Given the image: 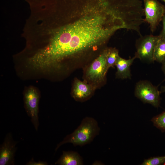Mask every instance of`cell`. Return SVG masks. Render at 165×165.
<instances>
[{
	"mask_svg": "<svg viewBox=\"0 0 165 165\" xmlns=\"http://www.w3.org/2000/svg\"><path fill=\"white\" fill-rule=\"evenodd\" d=\"M108 50H104L86 70V78L90 82V84L95 87L97 84L104 80L108 71L106 64Z\"/></svg>",
	"mask_w": 165,
	"mask_h": 165,
	"instance_id": "cell-3",
	"label": "cell"
},
{
	"mask_svg": "<svg viewBox=\"0 0 165 165\" xmlns=\"http://www.w3.org/2000/svg\"><path fill=\"white\" fill-rule=\"evenodd\" d=\"M162 69L165 75V59L162 62Z\"/></svg>",
	"mask_w": 165,
	"mask_h": 165,
	"instance_id": "cell-18",
	"label": "cell"
},
{
	"mask_svg": "<svg viewBox=\"0 0 165 165\" xmlns=\"http://www.w3.org/2000/svg\"><path fill=\"white\" fill-rule=\"evenodd\" d=\"M140 36L136 42L135 56L141 61L152 62L154 49L159 37L151 35Z\"/></svg>",
	"mask_w": 165,
	"mask_h": 165,
	"instance_id": "cell-5",
	"label": "cell"
},
{
	"mask_svg": "<svg viewBox=\"0 0 165 165\" xmlns=\"http://www.w3.org/2000/svg\"><path fill=\"white\" fill-rule=\"evenodd\" d=\"M162 21L163 23V28L158 36L160 38L165 39V13L163 16Z\"/></svg>",
	"mask_w": 165,
	"mask_h": 165,
	"instance_id": "cell-16",
	"label": "cell"
},
{
	"mask_svg": "<svg viewBox=\"0 0 165 165\" xmlns=\"http://www.w3.org/2000/svg\"><path fill=\"white\" fill-rule=\"evenodd\" d=\"M100 131L97 121L92 117H86L73 132L67 135L57 145L55 150L56 151L61 146L67 143H72L74 146L81 147L89 144L99 135Z\"/></svg>",
	"mask_w": 165,
	"mask_h": 165,
	"instance_id": "cell-2",
	"label": "cell"
},
{
	"mask_svg": "<svg viewBox=\"0 0 165 165\" xmlns=\"http://www.w3.org/2000/svg\"><path fill=\"white\" fill-rule=\"evenodd\" d=\"M118 51L115 48L108 49L106 58L107 69L115 66L116 60L119 57Z\"/></svg>",
	"mask_w": 165,
	"mask_h": 165,
	"instance_id": "cell-13",
	"label": "cell"
},
{
	"mask_svg": "<svg viewBox=\"0 0 165 165\" xmlns=\"http://www.w3.org/2000/svg\"><path fill=\"white\" fill-rule=\"evenodd\" d=\"M151 121L155 127L163 131H165V111L153 117Z\"/></svg>",
	"mask_w": 165,
	"mask_h": 165,
	"instance_id": "cell-14",
	"label": "cell"
},
{
	"mask_svg": "<svg viewBox=\"0 0 165 165\" xmlns=\"http://www.w3.org/2000/svg\"><path fill=\"white\" fill-rule=\"evenodd\" d=\"M95 87L90 84L76 79L73 86L72 96L77 101H85L90 97Z\"/></svg>",
	"mask_w": 165,
	"mask_h": 165,
	"instance_id": "cell-9",
	"label": "cell"
},
{
	"mask_svg": "<svg viewBox=\"0 0 165 165\" xmlns=\"http://www.w3.org/2000/svg\"><path fill=\"white\" fill-rule=\"evenodd\" d=\"M144 21L149 24L153 33L162 21L165 7L157 0H144Z\"/></svg>",
	"mask_w": 165,
	"mask_h": 165,
	"instance_id": "cell-4",
	"label": "cell"
},
{
	"mask_svg": "<svg viewBox=\"0 0 165 165\" xmlns=\"http://www.w3.org/2000/svg\"><path fill=\"white\" fill-rule=\"evenodd\" d=\"M165 59V39L159 37L154 49L153 60L162 63Z\"/></svg>",
	"mask_w": 165,
	"mask_h": 165,
	"instance_id": "cell-12",
	"label": "cell"
},
{
	"mask_svg": "<svg viewBox=\"0 0 165 165\" xmlns=\"http://www.w3.org/2000/svg\"><path fill=\"white\" fill-rule=\"evenodd\" d=\"M16 143L13 139L10 133L6 135L3 142L0 145V165L14 164Z\"/></svg>",
	"mask_w": 165,
	"mask_h": 165,
	"instance_id": "cell-8",
	"label": "cell"
},
{
	"mask_svg": "<svg viewBox=\"0 0 165 165\" xmlns=\"http://www.w3.org/2000/svg\"><path fill=\"white\" fill-rule=\"evenodd\" d=\"M40 97L38 91L33 87H28L24 93V99L26 111L37 131L39 126L38 113Z\"/></svg>",
	"mask_w": 165,
	"mask_h": 165,
	"instance_id": "cell-7",
	"label": "cell"
},
{
	"mask_svg": "<svg viewBox=\"0 0 165 165\" xmlns=\"http://www.w3.org/2000/svg\"><path fill=\"white\" fill-rule=\"evenodd\" d=\"M103 164L101 161H94V163H93L92 165H103Z\"/></svg>",
	"mask_w": 165,
	"mask_h": 165,
	"instance_id": "cell-19",
	"label": "cell"
},
{
	"mask_svg": "<svg viewBox=\"0 0 165 165\" xmlns=\"http://www.w3.org/2000/svg\"><path fill=\"white\" fill-rule=\"evenodd\" d=\"M165 3V0H162Z\"/></svg>",
	"mask_w": 165,
	"mask_h": 165,
	"instance_id": "cell-21",
	"label": "cell"
},
{
	"mask_svg": "<svg viewBox=\"0 0 165 165\" xmlns=\"http://www.w3.org/2000/svg\"><path fill=\"white\" fill-rule=\"evenodd\" d=\"M60 165H82L83 162L81 157L77 152L63 151L60 158L55 163Z\"/></svg>",
	"mask_w": 165,
	"mask_h": 165,
	"instance_id": "cell-11",
	"label": "cell"
},
{
	"mask_svg": "<svg viewBox=\"0 0 165 165\" xmlns=\"http://www.w3.org/2000/svg\"><path fill=\"white\" fill-rule=\"evenodd\" d=\"M160 93L165 92V86H162L161 88V89L160 91Z\"/></svg>",
	"mask_w": 165,
	"mask_h": 165,
	"instance_id": "cell-20",
	"label": "cell"
},
{
	"mask_svg": "<svg viewBox=\"0 0 165 165\" xmlns=\"http://www.w3.org/2000/svg\"><path fill=\"white\" fill-rule=\"evenodd\" d=\"M48 164L46 161H35L33 159H32L29 162L26 164L27 165H47Z\"/></svg>",
	"mask_w": 165,
	"mask_h": 165,
	"instance_id": "cell-17",
	"label": "cell"
},
{
	"mask_svg": "<svg viewBox=\"0 0 165 165\" xmlns=\"http://www.w3.org/2000/svg\"><path fill=\"white\" fill-rule=\"evenodd\" d=\"M119 29L117 18L100 4L94 13L60 29L47 46L38 52V60L46 68H57L63 60L105 42Z\"/></svg>",
	"mask_w": 165,
	"mask_h": 165,
	"instance_id": "cell-1",
	"label": "cell"
},
{
	"mask_svg": "<svg viewBox=\"0 0 165 165\" xmlns=\"http://www.w3.org/2000/svg\"><path fill=\"white\" fill-rule=\"evenodd\" d=\"M165 164V156L154 157L145 160L141 165H161Z\"/></svg>",
	"mask_w": 165,
	"mask_h": 165,
	"instance_id": "cell-15",
	"label": "cell"
},
{
	"mask_svg": "<svg viewBox=\"0 0 165 165\" xmlns=\"http://www.w3.org/2000/svg\"><path fill=\"white\" fill-rule=\"evenodd\" d=\"M160 92L157 88L146 81H141L137 83L135 96L144 103L149 104L155 107L159 106Z\"/></svg>",
	"mask_w": 165,
	"mask_h": 165,
	"instance_id": "cell-6",
	"label": "cell"
},
{
	"mask_svg": "<svg viewBox=\"0 0 165 165\" xmlns=\"http://www.w3.org/2000/svg\"><path fill=\"white\" fill-rule=\"evenodd\" d=\"M135 58V56L128 59H123L119 56L115 64L117 69L116 74L117 78L122 79L131 78L130 68Z\"/></svg>",
	"mask_w": 165,
	"mask_h": 165,
	"instance_id": "cell-10",
	"label": "cell"
}]
</instances>
